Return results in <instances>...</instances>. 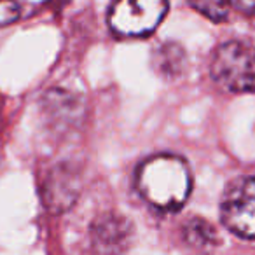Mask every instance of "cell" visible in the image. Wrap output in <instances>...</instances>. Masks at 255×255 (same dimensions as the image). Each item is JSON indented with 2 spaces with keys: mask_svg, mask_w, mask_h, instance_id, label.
Instances as JSON below:
<instances>
[{
  "mask_svg": "<svg viewBox=\"0 0 255 255\" xmlns=\"http://www.w3.org/2000/svg\"><path fill=\"white\" fill-rule=\"evenodd\" d=\"M213 81L233 93H255V47L231 40L215 49L210 63Z\"/></svg>",
  "mask_w": 255,
  "mask_h": 255,
  "instance_id": "2",
  "label": "cell"
},
{
  "mask_svg": "<svg viewBox=\"0 0 255 255\" xmlns=\"http://www.w3.org/2000/svg\"><path fill=\"white\" fill-rule=\"evenodd\" d=\"M192 9L201 12L205 18L220 23L227 18L231 7V0H189Z\"/></svg>",
  "mask_w": 255,
  "mask_h": 255,
  "instance_id": "9",
  "label": "cell"
},
{
  "mask_svg": "<svg viewBox=\"0 0 255 255\" xmlns=\"http://www.w3.org/2000/svg\"><path fill=\"white\" fill-rule=\"evenodd\" d=\"M81 192V173L72 164L60 163L51 168L42 180V203L51 213H63L77 201Z\"/></svg>",
  "mask_w": 255,
  "mask_h": 255,
  "instance_id": "5",
  "label": "cell"
},
{
  "mask_svg": "<svg viewBox=\"0 0 255 255\" xmlns=\"http://www.w3.org/2000/svg\"><path fill=\"white\" fill-rule=\"evenodd\" d=\"M93 245L100 252H123L131 238V224L121 215H105L93 224Z\"/></svg>",
  "mask_w": 255,
  "mask_h": 255,
  "instance_id": "6",
  "label": "cell"
},
{
  "mask_svg": "<svg viewBox=\"0 0 255 255\" xmlns=\"http://www.w3.org/2000/svg\"><path fill=\"white\" fill-rule=\"evenodd\" d=\"M184 238L194 248H212L220 243L217 229L205 219H191L184 226Z\"/></svg>",
  "mask_w": 255,
  "mask_h": 255,
  "instance_id": "7",
  "label": "cell"
},
{
  "mask_svg": "<svg viewBox=\"0 0 255 255\" xmlns=\"http://www.w3.org/2000/svg\"><path fill=\"white\" fill-rule=\"evenodd\" d=\"M19 18V7L14 0H0V26L16 21Z\"/></svg>",
  "mask_w": 255,
  "mask_h": 255,
  "instance_id": "10",
  "label": "cell"
},
{
  "mask_svg": "<svg viewBox=\"0 0 255 255\" xmlns=\"http://www.w3.org/2000/svg\"><path fill=\"white\" fill-rule=\"evenodd\" d=\"M168 12V0H116L109 11V25L119 35H149Z\"/></svg>",
  "mask_w": 255,
  "mask_h": 255,
  "instance_id": "3",
  "label": "cell"
},
{
  "mask_svg": "<svg viewBox=\"0 0 255 255\" xmlns=\"http://www.w3.org/2000/svg\"><path fill=\"white\" fill-rule=\"evenodd\" d=\"M231 5L243 14L255 16V0H231Z\"/></svg>",
  "mask_w": 255,
  "mask_h": 255,
  "instance_id": "11",
  "label": "cell"
},
{
  "mask_svg": "<svg viewBox=\"0 0 255 255\" xmlns=\"http://www.w3.org/2000/svg\"><path fill=\"white\" fill-rule=\"evenodd\" d=\"M220 219L233 234L255 240V177L231 182L220 203Z\"/></svg>",
  "mask_w": 255,
  "mask_h": 255,
  "instance_id": "4",
  "label": "cell"
},
{
  "mask_svg": "<svg viewBox=\"0 0 255 255\" xmlns=\"http://www.w3.org/2000/svg\"><path fill=\"white\" fill-rule=\"evenodd\" d=\"M185 60V53L177 46V44H164L157 53H154V65L157 72L168 75H178L182 70V63Z\"/></svg>",
  "mask_w": 255,
  "mask_h": 255,
  "instance_id": "8",
  "label": "cell"
},
{
  "mask_svg": "<svg viewBox=\"0 0 255 255\" xmlns=\"http://www.w3.org/2000/svg\"><path fill=\"white\" fill-rule=\"evenodd\" d=\"M136 187L143 199L154 208L163 212H177L185 205L191 194V170L178 156H152L138 168Z\"/></svg>",
  "mask_w": 255,
  "mask_h": 255,
  "instance_id": "1",
  "label": "cell"
}]
</instances>
